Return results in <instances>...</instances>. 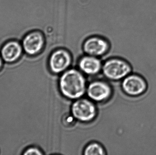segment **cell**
I'll return each instance as SVG.
<instances>
[{
  "label": "cell",
  "mask_w": 156,
  "mask_h": 155,
  "mask_svg": "<svg viewBox=\"0 0 156 155\" xmlns=\"http://www.w3.org/2000/svg\"><path fill=\"white\" fill-rule=\"evenodd\" d=\"M58 85L61 94L70 100L81 98L86 93L87 87L84 76L75 69L64 72L59 78Z\"/></svg>",
  "instance_id": "1"
},
{
  "label": "cell",
  "mask_w": 156,
  "mask_h": 155,
  "mask_svg": "<svg viewBox=\"0 0 156 155\" xmlns=\"http://www.w3.org/2000/svg\"><path fill=\"white\" fill-rule=\"evenodd\" d=\"M103 73L107 79L113 81L123 80L132 73V67L129 62L121 58L107 60L102 68Z\"/></svg>",
  "instance_id": "2"
},
{
  "label": "cell",
  "mask_w": 156,
  "mask_h": 155,
  "mask_svg": "<svg viewBox=\"0 0 156 155\" xmlns=\"http://www.w3.org/2000/svg\"><path fill=\"white\" fill-rule=\"evenodd\" d=\"M71 112L73 117L83 123L92 121L97 114V109L94 104L87 99L79 98L72 104Z\"/></svg>",
  "instance_id": "3"
},
{
  "label": "cell",
  "mask_w": 156,
  "mask_h": 155,
  "mask_svg": "<svg viewBox=\"0 0 156 155\" xmlns=\"http://www.w3.org/2000/svg\"><path fill=\"white\" fill-rule=\"evenodd\" d=\"M122 87L129 96L137 97L145 93L148 89L146 79L137 74H130L122 80Z\"/></svg>",
  "instance_id": "4"
},
{
  "label": "cell",
  "mask_w": 156,
  "mask_h": 155,
  "mask_svg": "<svg viewBox=\"0 0 156 155\" xmlns=\"http://www.w3.org/2000/svg\"><path fill=\"white\" fill-rule=\"evenodd\" d=\"M24 52L27 55L34 56L42 52L45 44L43 33L38 30L28 32L21 41Z\"/></svg>",
  "instance_id": "5"
},
{
  "label": "cell",
  "mask_w": 156,
  "mask_h": 155,
  "mask_svg": "<svg viewBox=\"0 0 156 155\" xmlns=\"http://www.w3.org/2000/svg\"><path fill=\"white\" fill-rule=\"evenodd\" d=\"M72 62L70 53L66 49H58L50 55L48 61L49 68L55 74L63 73L67 70Z\"/></svg>",
  "instance_id": "6"
},
{
  "label": "cell",
  "mask_w": 156,
  "mask_h": 155,
  "mask_svg": "<svg viewBox=\"0 0 156 155\" xmlns=\"http://www.w3.org/2000/svg\"><path fill=\"white\" fill-rule=\"evenodd\" d=\"M22 43L19 40L11 39L4 43L0 49V55L5 62L11 64L19 60L23 53Z\"/></svg>",
  "instance_id": "7"
},
{
  "label": "cell",
  "mask_w": 156,
  "mask_h": 155,
  "mask_svg": "<svg viewBox=\"0 0 156 155\" xmlns=\"http://www.w3.org/2000/svg\"><path fill=\"white\" fill-rule=\"evenodd\" d=\"M109 48L110 45L107 40L97 36L87 38L83 45V52L86 55L97 57L106 53Z\"/></svg>",
  "instance_id": "8"
},
{
  "label": "cell",
  "mask_w": 156,
  "mask_h": 155,
  "mask_svg": "<svg viewBox=\"0 0 156 155\" xmlns=\"http://www.w3.org/2000/svg\"><path fill=\"white\" fill-rule=\"evenodd\" d=\"M86 93L92 101L102 102L106 101L111 96L112 90L110 86L105 82L95 81L89 84Z\"/></svg>",
  "instance_id": "9"
},
{
  "label": "cell",
  "mask_w": 156,
  "mask_h": 155,
  "mask_svg": "<svg viewBox=\"0 0 156 155\" xmlns=\"http://www.w3.org/2000/svg\"><path fill=\"white\" fill-rule=\"evenodd\" d=\"M78 66L82 72L89 76L97 74L102 68L101 62L98 57L87 55L80 59Z\"/></svg>",
  "instance_id": "10"
},
{
  "label": "cell",
  "mask_w": 156,
  "mask_h": 155,
  "mask_svg": "<svg viewBox=\"0 0 156 155\" xmlns=\"http://www.w3.org/2000/svg\"><path fill=\"white\" fill-rule=\"evenodd\" d=\"M84 155H104L105 151L100 144L92 143L87 146L83 151Z\"/></svg>",
  "instance_id": "11"
},
{
  "label": "cell",
  "mask_w": 156,
  "mask_h": 155,
  "mask_svg": "<svg viewBox=\"0 0 156 155\" xmlns=\"http://www.w3.org/2000/svg\"><path fill=\"white\" fill-rule=\"evenodd\" d=\"M23 155H43L42 151L36 147L30 146L26 148L23 153Z\"/></svg>",
  "instance_id": "12"
},
{
  "label": "cell",
  "mask_w": 156,
  "mask_h": 155,
  "mask_svg": "<svg viewBox=\"0 0 156 155\" xmlns=\"http://www.w3.org/2000/svg\"><path fill=\"white\" fill-rule=\"evenodd\" d=\"M3 60L2 59V56L0 55V70H2V68L3 66Z\"/></svg>",
  "instance_id": "13"
}]
</instances>
